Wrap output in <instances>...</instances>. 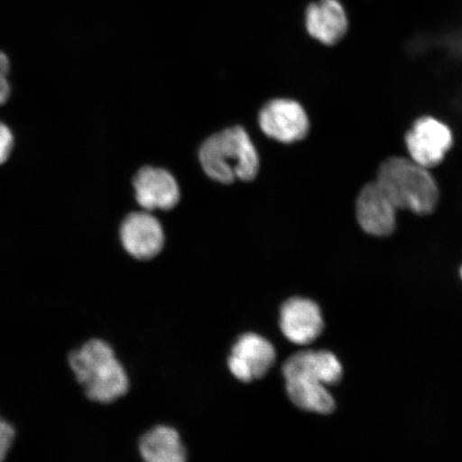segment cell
I'll use <instances>...</instances> for the list:
<instances>
[{"instance_id": "obj_13", "label": "cell", "mask_w": 462, "mask_h": 462, "mask_svg": "<svg viewBox=\"0 0 462 462\" xmlns=\"http://www.w3.org/2000/svg\"><path fill=\"white\" fill-rule=\"evenodd\" d=\"M143 462H187V449L179 432L166 425L155 426L141 438Z\"/></svg>"}, {"instance_id": "obj_4", "label": "cell", "mask_w": 462, "mask_h": 462, "mask_svg": "<svg viewBox=\"0 0 462 462\" xmlns=\"http://www.w3.org/2000/svg\"><path fill=\"white\" fill-rule=\"evenodd\" d=\"M375 182L397 210L427 215L435 209L437 184L429 171L412 160L392 158L385 161L380 167Z\"/></svg>"}, {"instance_id": "obj_11", "label": "cell", "mask_w": 462, "mask_h": 462, "mask_svg": "<svg viewBox=\"0 0 462 462\" xmlns=\"http://www.w3.org/2000/svg\"><path fill=\"white\" fill-rule=\"evenodd\" d=\"M138 204L144 210H170L180 199L176 179L167 171L157 167H143L134 178Z\"/></svg>"}, {"instance_id": "obj_2", "label": "cell", "mask_w": 462, "mask_h": 462, "mask_svg": "<svg viewBox=\"0 0 462 462\" xmlns=\"http://www.w3.org/2000/svg\"><path fill=\"white\" fill-rule=\"evenodd\" d=\"M69 364L90 401L111 403L128 393L130 381L112 346L90 339L71 352Z\"/></svg>"}, {"instance_id": "obj_5", "label": "cell", "mask_w": 462, "mask_h": 462, "mask_svg": "<svg viewBox=\"0 0 462 462\" xmlns=\"http://www.w3.org/2000/svg\"><path fill=\"white\" fill-rule=\"evenodd\" d=\"M275 359V348L267 338L256 333H245L231 348L227 366L236 380L251 383L264 377L274 365Z\"/></svg>"}, {"instance_id": "obj_9", "label": "cell", "mask_w": 462, "mask_h": 462, "mask_svg": "<svg viewBox=\"0 0 462 462\" xmlns=\"http://www.w3.org/2000/svg\"><path fill=\"white\" fill-rule=\"evenodd\" d=\"M120 236L125 251L137 259H152L164 246L163 228L148 212L131 213L121 226Z\"/></svg>"}, {"instance_id": "obj_7", "label": "cell", "mask_w": 462, "mask_h": 462, "mask_svg": "<svg viewBox=\"0 0 462 462\" xmlns=\"http://www.w3.org/2000/svg\"><path fill=\"white\" fill-rule=\"evenodd\" d=\"M304 27L318 43L334 46L348 34L349 14L340 0H315L305 9Z\"/></svg>"}, {"instance_id": "obj_14", "label": "cell", "mask_w": 462, "mask_h": 462, "mask_svg": "<svg viewBox=\"0 0 462 462\" xmlns=\"http://www.w3.org/2000/svg\"><path fill=\"white\" fill-rule=\"evenodd\" d=\"M15 439L14 426L0 418V462H4Z\"/></svg>"}, {"instance_id": "obj_10", "label": "cell", "mask_w": 462, "mask_h": 462, "mask_svg": "<svg viewBox=\"0 0 462 462\" xmlns=\"http://www.w3.org/2000/svg\"><path fill=\"white\" fill-rule=\"evenodd\" d=\"M280 327L289 342L308 345L314 342L322 332L321 311L309 299L288 300L281 310Z\"/></svg>"}, {"instance_id": "obj_15", "label": "cell", "mask_w": 462, "mask_h": 462, "mask_svg": "<svg viewBox=\"0 0 462 462\" xmlns=\"http://www.w3.org/2000/svg\"><path fill=\"white\" fill-rule=\"evenodd\" d=\"M10 62L7 55L0 51V106L8 101L11 94L9 83Z\"/></svg>"}, {"instance_id": "obj_12", "label": "cell", "mask_w": 462, "mask_h": 462, "mask_svg": "<svg viewBox=\"0 0 462 462\" xmlns=\"http://www.w3.org/2000/svg\"><path fill=\"white\" fill-rule=\"evenodd\" d=\"M396 207L378 186L368 184L356 201V217L367 234L383 236L393 233L396 224Z\"/></svg>"}, {"instance_id": "obj_6", "label": "cell", "mask_w": 462, "mask_h": 462, "mask_svg": "<svg viewBox=\"0 0 462 462\" xmlns=\"http://www.w3.org/2000/svg\"><path fill=\"white\" fill-rule=\"evenodd\" d=\"M412 161L429 170L440 164L453 144L452 132L436 119L421 118L406 137Z\"/></svg>"}, {"instance_id": "obj_3", "label": "cell", "mask_w": 462, "mask_h": 462, "mask_svg": "<svg viewBox=\"0 0 462 462\" xmlns=\"http://www.w3.org/2000/svg\"><path fill=\"white\" fill-rule=\"evenodd\" d=\"M199 160L207 175L221 183L251 181L259 171L257 150L241 126L208 138L200 148Z\"/></svg>"}, {"instance_id": "obj_1", "label": "cell", "mask_w": 462, "mask_h": 462, "mask_svg": "<svg viewBox=\"0 0 462 462\" xmlns=\"http://www.w3.org/2000/svg\"><path fill=\"white\" fill-rule=\"evenodd\" d=\"M282 374L288 397L298 408L321 414L333 412L335 401L327 386L342 379L343 367L332 352H299L286 361Z\"/></svg>"}, {"instance_id": "obj_16", "label": "cell", "mask_w": 462, "mask_h": 462, "mask_svg": "<svg viewBox=\"0 0 462 462\" xmlns=\"http://www.w3.org/2000/svg\"><path fill=\"white\" fill-rule=\"evenodd\" d=\"M14 146L13 132L3 123H0V165L8 161Z\"/></svg>"}, {"instance_id": "obj_17", "label": "cell", "mask_w": 462, "mask_h": 462, "mask_svg": "<svg viewBox=\"0 0 462 462\" xmlns=\"http://www.w3.org/2000/svg\"><path fill=\"white\" fill-rule=\"evenodd\" d=\"M461 275H462V270H461Z\"/></svg>"}, {"instance_id": "obj_8", "label": "cell", "mask_w": 462, "mask_h": 462, "mask_svg": "<svg viewBox=\"0 0 462 462\" xmlns=\"http://www.w3.org/2000/svg\"><path fill=\"white\" fill-rule=\"evenodd\" d=\"M259 125L265 135L286 143L302 140L310 128L303 107L286 99L269 102L260 112Z\"/></svg>"}]
</instances>
